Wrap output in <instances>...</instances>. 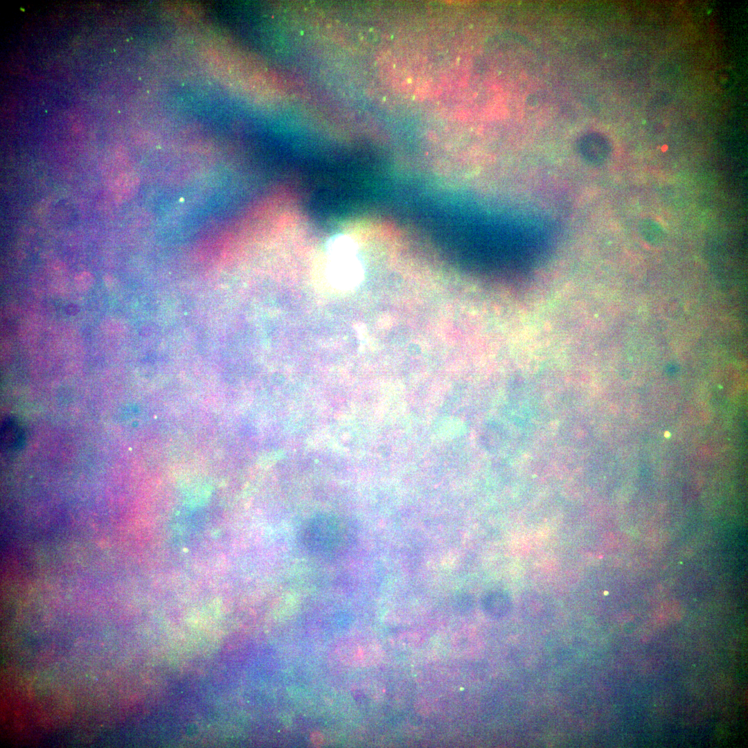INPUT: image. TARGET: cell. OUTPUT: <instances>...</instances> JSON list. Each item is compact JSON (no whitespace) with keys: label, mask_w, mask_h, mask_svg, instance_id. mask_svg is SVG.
I'll use <instances>...</instances> for the list:
<instances>
[{"label":"cell","mask_w":748,"mask_h":748,"mask_svg":"<svg viewBox=\"0 0 748 748\" xmlns=\"http://www.w3.org/2000/svg\"><path fill=\"white\" fill-rule=\"evenodd\" d=\"M322 264L327 281L340 292L354 290L364 279L365 269L358 244L348 234L338 233L327 241Z\"/></svg>","instance_id":"1"},{"label":"cell","mask_w":748,"mask_h":748,"mask_svg":"<svg viewBox=\"0 0 748 748\" xmlns=\"http://www.w3.org/2000/svg\"><path fill=\"white\" fill-rule=\"evenodd\" d=\"M344 525L336 519L323 518L309 524L303 539L310 549L317 551H331L344 542Z\"/></svg>","instance_id":"2"},{"label":"cell","mask_w":748,"mask_h":748,"mask_svg":"<svg viewBox=\"0 0 748 748\" xmlns=\"http://www.w3.org/2000/svg\"><path fill=\"white\" fill-rule=\"evenodd\" d=\"M25 436L18 422L12 418H7L1 427V443L3 449L14 452L21 448Z\"/></svg>","instance_id":"3"},{"label":"cell","mask_w":748,"mask_h":748,"mask_svg":"<svg viewBox=\"0 0 748 748\" xmlns=\"http://www.w3.org/2000/svg\"><path fill=\"white\" fill-rule=\"evenodd\" d=\"M579 148L584 157L593 160L604 157L606 153V145L603 140L591 135L582 139Z\"/></svg>","instance_id":"4"}]
</instances>
